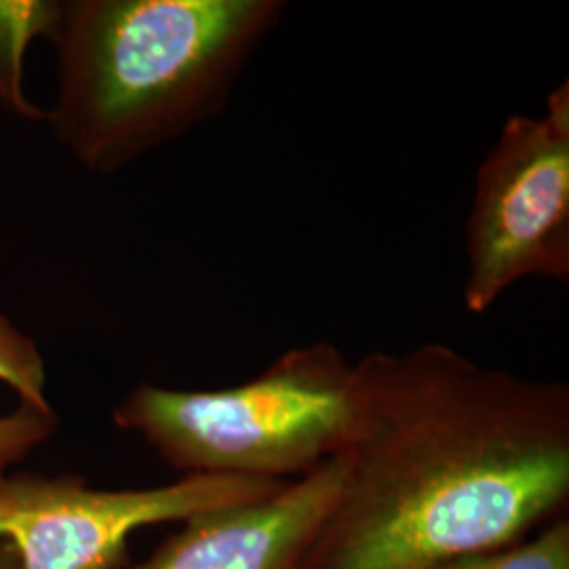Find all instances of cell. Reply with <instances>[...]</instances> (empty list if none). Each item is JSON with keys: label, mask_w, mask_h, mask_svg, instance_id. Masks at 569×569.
Masks as SVG:
<instances>
[{"label": "cell", "mask_w": 569, "mask_h": 569, "mask_svg": "<svg viewBox=\"0 0 569 569\" xmlns=\"http://www.w3.org/2000/svg\"><path fill=\"white\" fill-rule=\"evenodd\" d=\"M338 507L300 569H430L561 517L569 388L446 345L371 352Z\"/></svg>", "instance_id": "1"}, {"label": "cell", "mask_w": 569, "mask_h": 569, "mask_svg": "<svg viewBox=\"0 0 569 569\" xmlns=\"http://www.w3.org/2000/svg\"><path fill=\"white\" fill-rule=\"evenodd\" d=\"M283 11L281 0H60L44 121L84 169L117 173L218 117Z\"/></svg>", "instance_id": "2"}, {"label": "cell", "mask_w": 569, "mask_h": 569, "mask_svg": "<svg viewBox=\"0 0 569 569\" xmlns=\"http://www.w3.org/2000/svg\"><path fill=\"white\" fill-rule=\"evenodd\" d=\"M357 413V366L319 342L287 350L239 387L133 388L112 420L183 477L287 483L345 453Z\"/></svg>", "instance_id": "3"}, {"label": "cell", "mask_w": 569, "mask_h": 569, "mask_svg": "<svg viewBox=\"0 0 569 569\" xmlns=\"http://www.w3.org/2000/svg\"><path fill=\"white\" fill-rule=\"evenodd\" d=\"M465 306L483 315L526 279H569V81L538 117L515 114L477 169Z\"/></svg>", "instance_id": "4"}, {"label": "cell", "mask_w": 569, "mask_h": 569, "mask_svg": "<svg viewBox=\"0 0 569 569\" xmlns=\"http://www.w3.org/2000/svg\"><path fill=\"white\" fill-rule=\"evenodd\" d=\"M283 486L183 477L161 488L93 489L77 477L0 475V526L18 550V569H119L136 529L260 500Z\"/></svg>", "instance_id": "5"}, {"label": "cell", "mask_w": 569, "mask_h": 569, "mask_svg": "<svg viewBox=\"0 0 569 569\" xmlns=\"http://www.w3.org/2000/svg\"><path fill=\"white\" fill-rule=\"evenodd\" d=\"M346 477L340 453L266 498L201 510L136 569H300Z\"/></svg>", "instance_id": "6"}, {"label": "cell", "mask_w": 569, "mask_h": 569, "mask_svg": "<svg viewBox=\"0 0 569 569\" xmlns=\"http://www.w3.org/2000/svg\"><path fill=\"white\" fill-rule=\"evenodd\" d=\"M60 0H0V108L23 121H44L47 110L26 96L23 63L32 42L49 41Z\"/></svg>", "instance_id": "7"}, {"label": "cell", "mask_w": 569, "mask_h": 569, "mask_svg": "<svg viewBox=\"0 0 569 569\" xmlns=\"http://www.w3.org/2000/svg\"><path fill=\"white\" fill-rule=\"evenodd\" d=\"M430 569H569V521L557 517L515 545L449 559Z\"/></svg>", "instance_id": "8"}, {"label": "cell", "mask_w": 569, "mask_h": 569, "mask_svg": "<svg viewBox=\"0 0 569 569\" xmlns=\"http://www.w3.org/2000/svg\"><path fill=\"white\" fill-rule=\"evenodd\" d=\"M0 385L11 388L20 403L49 411L47 369L39 346L21 333L0 310Z\"/></svg>", "instance_id": "9"}, {"label": "cell", "mask_w": 569, "mask_h": 569, "mask_svg": "<svg viewBox=\"0 0 569 569\" xmlns=\"http://www.w3.org/2000/svg\"><path fill=\"white\" fill-rule=\"evenodd\" d=\"M56 427L58 416L53 409L44 411L20 403L16 411L0 416V475L53 437Z\"/></svg>", "instance_id": "10"}, {"label": "cell", "mask_w": 569, "mask_h": 569, "mask_svg": "<svg viewBox=\"0 0 569 569\" xmlns=\"http://www.w3.org/2000/svg\"><path fill=\"white\" fill-rule=\"evenodd\" d=\"M0 569H18V550L7 538L0 540Z\"/></svg>", "instance_id": "11"}, {"label": "cell", "mask_w": 569, "mask_h": 569, "mask_svg": "<svg viewBox=\"0 0 569 569\" xmlns=\"http://www.w3.org/2000/svg\"><path fill=\"white\" fill-rule=\"evenodd\" d=\"M0 540H4V529L0 526Z\"/></svg>", "instance_id": "12"}]
</instances>
